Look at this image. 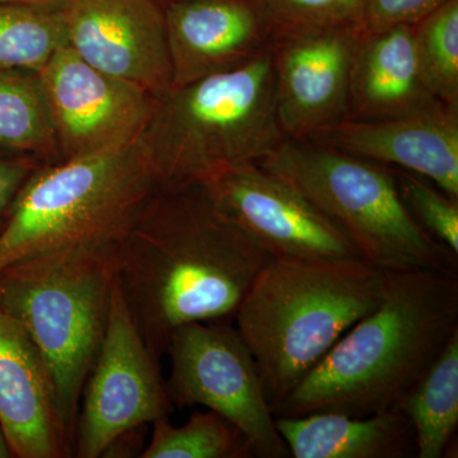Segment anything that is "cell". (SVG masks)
Wrapping results in <instances>:
<instances>
[{
	"mask_svg": "<svg viewBox=\"0 0 458 458\" xmlns=\"http://www.w3.org/2000/svg\"><path fill=\"white\" fill-rule=\"evenodd\" d=\"M9 457H12V454L11 451H9L7 441H5L4 434H3L2 427H0V458Z\"/></svg>",
	"mask_w": 458,
	"mask_h": 458,
	"instance_id": "obj_29",
	"label": "cell"
},
{
	"mask_svg": "<svg viewBox=\"0 0 458 458\" xmlns=\"http://www.w3.org/2000/svg\"><path fill=\"white\" fill-rule=\"evenodd\" d=\"M140 138L162 189L259 164L286 140L274 106L271 47L231 71L168 89Z\"/></svg>",
	"mask_w": 458,
	"mask_h": 458,
	"instance_id": "obj_4",
	"label": "cell"
},
{
	"mask_svg": "<svg viewBox=\"0 0 458 458\" xmlns=\"http://www.w3.org/2000/svg\"><path fill=\"white\" fill-rule=\"evenodd\" d=\"M367 0H260L273 26L283 33L358 23Z\"/></svg>",
	"mask_w": 458,
	"mask_h": 458,
	"instance_id": "obj_25",
	"label": "cell"
},
{
	"mask_svg": "<svg viewBox=\"0 0 458 458\" xmlns=\"http://www.w3.org/2000/svg\"><path fill=\"white\" fill-rule=\"evenodd\" d=\"M396 409L414 428L417 457L445 456L458 427V331Z\"/></svg>",
	"mask_w": 458,
	"mask_h": 458,
	"instance_id": "obj_20",
	"label": "cell"
},
{
	"mask_svg": "<svg viewBox=\"0 0 458 458\" xmlns=\"http://www.w3.org/2000/svg\"><path fill=\"white\" fill-rule=\"evenodd\" d=\"M386 271L361 259H273L234 315L270 408L381 302Z\"/></svg>",
	"mask_w": 458,
	"mask_h": 458,
	"instance_id": "obj_3",
	"label": "cell"
},
{
	"mask_svg": "<svg viewBox=\"0 0 458 458\" xmlns=\"http://www.w3.org/2000/svg\"><path fill=\"white\" fill-rule=\"evenodd\" d=\"M165 352L171 360L165 387L174 408L204 406L222 415L245 434L255 457H292L254 357L232 321L183 325Z\"/></svg>",
	"mask_w": 458,
	"mask_h": 458,
	"instance_id": "obj_8",
	"label": "cell"
},
{
	"mask_svg": "<svg viewBox=\"0 0 458 458\" xmlns=\"http://www.w3.org/2000/svg\"><path fill=\"white\" fill-rule=\"evenodd\" d=\"M203 183L216 204L273 259L364 260L335 222L258 164L229 168Z\"/></svg>",
	"mask_w": 458,
	"mask_h": 458,
	"instance_id": "obj_11",
	"label": "cell"
},
{
	"mask_svg": "<svg viewBox=\"0 0 458 458\" xmlns=\"http://www.w3.org/2000/svg\"><path fill=\"white\" fill-rule=\"evenodd\" d=\"M0 427L12 457H73L53 376L31 337L0 310Z\"/></svg>",
	"mask_w": 458,
	"mask_h": 458,
	"instance_id": "obj_16",
	"label": "cell"
},
{
	"mask_svg": "<svg viewBox=\"0 0 458 458\" xmlns=\"http://www.w3.org/2000/svg\"><path fill=\"white\" fill-rule=\"evenodd\" d=\"M157 188L141 138L38 165L0 232V269L57 247L116 245Z\"/></svg>",
	"mask_w": 458,
	"mask_h": 458,
	"instance_id": "obj_6",
	"label": "cell"
},
{
	"mask_svg": "<svg viewBox=\"0 0 458 458\" xmlns=\"http://www.w3.org/2000/svg\"><path fill=\"white\" fill-rule=\"evenodd\" d=\"M412 31L419 73L428 90L458 106V0H448Z\"/></svg>",
	"mask_w": 458,
	"mask_h": 458,
	"instance_id": "obj_23",
	"label": "cell"
},
{
	"mask_svg": "<svg viewBox=\"0 0 458 458\" xmlns=\"http://www.w3.org/2000/svg\"><path fill=\"white\" fill-rule=\"evenodd\" d=\"M168 418L153 421L152 436L140 458L255 457L245 434L212 410L192 412L181 427L172 426Z\"/></svg>",
	"mask_w": 458,
	"mask_h": 458,
	"instance_id": "obj_21",
	"label": "cell"
},
{
	"mask_svg": "<svg viewBox=\"0 0 458 458\" xmlns=\"http://www.w3.org/2000/svg\"><path fill=\"white\" fill-rule=\"evenodd\" d=\"M65 0H0V4H27L62 9Z\"/></svg>",
	"mask_w": 458,
	"mask_h": 458,
	"instance_id": "obj_28",
	"label": "cell"
},
{
	"mask_svg": "<svg viewBox=\"0 0 458 458\" xmlns=\"http://www.w3.org/2000/svg\"><path fill=\"white\" fill-rule=\"evenodd\" d=\"M360 35V26L351 23L274 38V106L286 140H311L346 119L349 72Z\"/></svg>",
	"mask_w": 458,
	"mask_h": 458,
	"instance_id": "obj_12",
	"label": "cell"
},
{
	"mask_svg": "<svg viewBox=\"0 0 458 458\" xmlns=\"http://www.w3.org/2000/svg\"><path fill=\"white\" fill-rule=\"evenodd\" d=\"M38 77L62 159L138 140L155 113L157 96L99 71L68 45L54 54Z\"/></svg>",
	"mask_w": 458,
	"mask_h": 458,
	"instance_id": "obj_10",
	"label": "cell"
},
{
	"mask_svg": "<svg viewBox=\"0 0 458 458\" xmlns=\"http://www.w3.org/2000/svg\"><path fill=\"white\" fill-rule=\"evenodd\" d=\"M401 198L421 228L458 256V199L430 188L419 174L394 171Z\"/></svg>",
	"mask_w": 458,
	"mask_h": 458,
	"instance_id": "obj_24",
	"label": "cell"
},
{
	"mask_svg": "<svg viewBox=\"0 0 458 458\" xmlns=\"http://www.w3.org/2000/svg\"><path fill=\"white\" fill-rule=\"evenodd\" d=\"M42 162L26 157L0 156V232L30 174Z\"/></svg>",
	"mask_w": 458,
	"mask_h": 458,
	"instance_id": "obj_27",
	"label": "cell"
},
{
	"mask_svg": "<svg viewBox=\"0 0 458 458\" xmlns=\"http://www.w3.org/2000/svg\"><path fill=\"white\" fill-rule=\"evenodd\" d=\"M73 456L101 458L123 434L174 410L156 354L135 327L114 278L101 346L81 397Z\"/></svg>",
	"mask_w": 458,
	"mask_h": 458,
	"instance_id": "obj_9",
	"label": "cell"
},
{
	"mask_svg": "<svg viewBox=\"0 0 458 458\" xmlns=\"http://www.w3.org/2000/svg\"><path fill=\"white\" fill-rule=\"evenodd\" d=\"M164 9L171 89L246 64L273 44L260 0H172Z\"/></svg>",
	"mask_w": 458,
	"mask_h": 458,
	"instance_id": "obj_14",
	"label": "cell"
},
{
	"mask_svg": "<svg viewBox=\"0 0 458 458\" xmlns=\"http://www.w3.org/2000/svg\"><path fill=\"white\" fill-rule=\"evenodd\" d=\"M159 2V0H158ZM164 2L167 3V2H172V0H164Z\"/></svg>",
	"mask_w": 458,
	"mask_h": 458,
	"instance_id": "obj_30",
	"label": "cell"
},
{
	"mask_svg": "<svg viewBox=\"0 0 458 458\" xmlns=\"http://www.w3.org/2000/svg\"><path fill=\"white\" fill-rule=\"evenodd\" d=\"M309 199L384 271L427 267L457 276L458 256L415 221L394 171L336 148L284 140L258 164Z\"/></svg>",
	"mask_w": 458,
	"mask_h": 458,
	"instance_id": "obj_7",
	"label": "cell"
},
{
	"mask_svg": "<svg viewBox=\"0 0 458 458\" xmlns=\"http://www.w3.org/2000/svg\"><path fill=\"white\" fill-rule=\"evenodd\" d=\"M271 260L204 183L157 188L114 250L123 302L158 357L183 325L233 321Z\"/></svg>",
	"mask_w": 458,
	"mask_h": 458,
	"instance_id": "obj_1",
	"label": "cell"
},
{
	"mask_svg": "<svg viewBox=\"0 0 458 458\" xmlns=\"http://www.w3.org/2000/svg\"><path fill=\"white\" fill-rule=\"evenodd\" d=\"M0 156L62 161L38 73L0 69Z\"/></svg>",
	"mask_w": 458,
	"mask_h": 458,
	"instance_id": "obj_19",
	"label": "cell"
},
{
	"mask_svg": "<svg viewBox=\"0 0 458 458\" xmlns=\"http://www.w3.org/2000/svg\"><path fill=\"white\" fill-rule=\"evenodd\" d=\"M448 0H367L360 26L363 32H378L397 26H415Z\"/></svg>",
	"mask_w": 458,
	"mask_h": 458,
	"instance_id": "obj_26",
	"label": "cell"
},
{
	"mask_svg": "<svg viewBox=\"0 0 458 458\" xmlns=\"http://www.w3.org/2000/svg\"><path fill=\"white\" fill-rule=\"evenodd\" d=\"M434 101L439 99L428 90L419 73L412 27L361 31L349 72L346 119H393Z\"/></svg>",
	"mask_w": 458,
	"mask_h": 458,
	"instance_id": "obj_17",
	"label": "cell"
},
{
	"mask_svg": "<svg viewBox=\"0 0 458 458\" xmlns=\"http://www.w3.org/2000/svg\"><path fill=\"white\" fill-rule=\"evenodd\" d=\"M310 141L427 177L458 199V106L434 101L393 119H344Z\"/></svg>",
	"mask_w": 458,
	"mask_h": 458,
	"instance_id": "obj_15",
	"label": "cell"
},
{
	"mask_svg": "<svg viewBox=\"0 0 458 458\" xmlns=\"http://www.w3.org/2000/svg\"><path fill=\"white\" fill-rule=\"evenodd\" d=\"M457 331V276L427 267L386 271L378 306L271 406V414L364 418L396 409Z\"/></svg>",
	"mask_w": 458,
	"mask_h": 458,
	"instance_id": "obj_2",
	"label": "cell"
},
{
	"mask_svg": "<svg viewBox=\"0 0 458 458\" xmlns=\"http://www.w3.org/2000/svg\"><path fill=\"white\" fill-rule=\"evenodd\" d=\"M66 45L84 62L159 98L172 87L158 0H65Z\"/></svg>",
	"mask_w": 458,
	"mask_h": 458,
	"instance_id": "obj_13",
	"label": "cell"
},
{
	"mask_svg": "<svg viewBox=\"0 0 458 458\" xmlns=\"http://www.w3.org/2000/svg\"><path fill=\"white\" fill-rule=\"evenodd\" d=\"M64 45L62 9L0 4V69L40 73Z\"/></svg>",
	"mask_w": 458,
	"mask_h": 458,
	"instance_id": "obj_22",
	"label": "cell"
},
{
	"mask_svg": "<svg viewBox=\"0 0 458 458\" xmlns=\"http://www.w3.org/2000/svg\"><path fill=\"white\" fill-rule=\"evenodd\" d=\"M294 458L417 457L411 421L399 409L364 418L336 412L274 418Z\"/></svg>",
	"mask_w": 458,
	"mask_h": 458,
	"instance_id": "obj_18",
	"label": "cell"
},
{
	"mask_svg": "<svg viewBox=\"0 0 458 458\" xmlns=\"http://www.w3.org/2000/svg\"><path fill=\"white\" fill-rule=\"evenodd\" d=\"M114 246L57 247L0 269V310L16 319L47 361L73 439L84 385L106 333Z\"/></svg>",
	"mask_w": 458,
	"mask_h": 458,
	"instance_id": "obj_5",
	"label": "cell"
}]
</instances>
